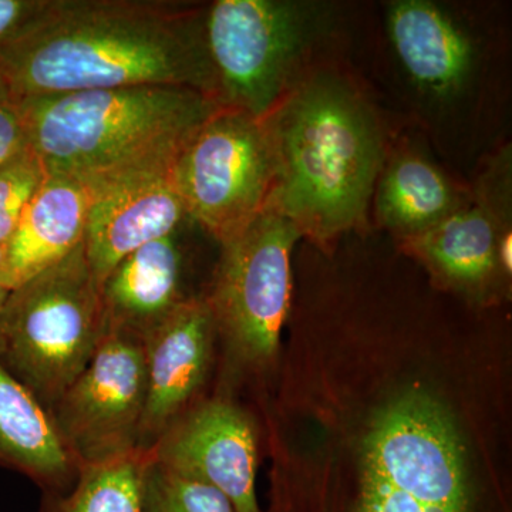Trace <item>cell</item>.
I'll list each match as a JSON object with an SVG mask.
<instances>
[{
  "instance_id": "obj_6",
  "label": "cell",
  "mask_w": 512,
  "mask_h": 512,
  "mask_svg": "<svg viewBox=\"0 0 512 512\" xmlns=\"http://www.w3.org/2000/svg\"><path fill=\"white\" fill-rule=\"evenodd\" d=\"M319 9L284 0H218L205 9V40L222 107L256 119L278 106L318 35Z\"/></svg>"
},
{
  "instance_id": "obj_4",
  "label": "cell",
  "mask_w": 512,
  "mask_h": 512,
  "mask_svg": "<svg viewBox=\"0 0 512 512\" xmlns=\"http://www.w3.org/2000/svg\"><path fill=\"white\" fill-rule=\"evenodd\" d=\"M106 332L100 286L83 242L10 291L0 312V363L49 412Z\"/></svg>"
},
{
  "instance_id": "obj_10",
  "label": "cell",
  "mask_w": 512,
  "mask_h": 512,
  "mask_svg": "<svg viewBox=\"0 0 512 512\" xmlns=\"http://www.w3.org/2000/svg\"><path fill=\"white\" fill-rule=\"evenodd\" d=\"M148 451L175 473L217 488L235 512H261L255 491L254 421L231 400H201Z\"/></svg>"
},
{
  "instance_id": "obj_20",
  "label": "cell",
  "mask_w": 512,
  "mask_h": 512,
  "mask_svg": "<svg viewBox=\"0 0 512 512\" xmlns=\"http://www.w3.org/2000/svg\"><path fill=\"white\" fill-rule=\"evenodd\" d=\"M141 512H235L211 485L181 476L158 463L148 451L141 484Z\"/></svg>"
},
{
  "instance_id": "obj_2",
  "label": "cell",
  "mask_w": 512,
  "mask_h": 512,
  "mask_svg": "<svg viewBox=\"0 0 512 512\" xmlns=\"http://www.w3.org/2000/svg\"><path fill=\"white\" fill-rule=\"evenodd\" d=\"M262 121L276 168L269 207L322 247L366 227L383 138L365 101L318 76L296 84Z\"/></svg>"
},
{
  "instance_id": "obj_1",
  "label": "cell",
  "mask_w": 512,
  "mask_h": 512,
  "mask_svg": "<svg viewBox=\"0 0 512 512\" xmlns=\"http://www.w3.org/2000/svg\"><path fill=\"white\" fill-rule=\"evenodd\" d=\"M205 9L167 0H56L42 25L0 47V70L12 100L174 86L218 101Z\"/></svg>"
},
{
  "instance_id": "obj_12",
  "label": "cell",
  "mask_w": 512,
  "mask_h": 512,
  "mask_svg": "<svg viewBox=\"0 0 512 512\" xmlns=\"http://www.w3.org/2000/svg\"><path fill=\"white\" fill-rule=\"evenodd\" d=\"M217 330L204 295L183 303L143 340L146 404L138 450L148 451L195 404L210 373Z\"/></svg>"
},
{
  "instance_id": "obj_18",
  "label": "cell",
  "mask_w": 512,
  "mask_h": 512,
  "mask_svg": "<svg viewBox=\"0 0 512 512\" xmlns=\"http://www.w3.org/2000/svg\"><path fill=\"white\" fill-rule=\"evenodd\" d=\"M464 190L429 161L400 154L380 171L375 187L376 217L400 242L420 237L470 204Z\"/></svg>"
},
{
  "instance_id": "obj_5",
  "label": "cell",
  "mask_w": 512,
  "mask_h": 512,
  "mask_svg": "<svg viewBox=\"0 0 512 512\" xmlns=\"http://www.w3.org/2000/svg\"><path fill=\"white\" fill-rule=\"evenodd\" d=\"M464 448L450 414L427 394L397 397L363 448L353 512H470Z\"/></svg>"
},
{
  "instance_id": "obj_21",
  "label": "cell",
  "mask_w": 512,
  "mask_h": 512,
  "mask_svg": "<svg viewBox=\"0 0 512 512\" xmlns=\"http://www.w3.org/2000/svg\"><path fill=\"white\" fill-rule=\"evenodd\" d=\"M47 173L30 148L0 170V247L5 248Z\"/></svg>"
},
{
  "instance_id": "obj_22",
  "label": "cell",
  "mask_w": 512,
  "mask_h": 512,
  "mask_svg": "<svg viewBox=\"0 0 512 512\" xmlns=\"http://www.w3.org/2000/svg\"><path fill=\"white\" fill-rule=\"evenodd\" d=\"M55 5L56 0H0V47L28 36Z\"/></svg>"
},
{
  "instance_id": "obj_11",
  "label": "cell",
  "mask_w": 512,
  "mask_h": 512,
  "mask_svg": "<svg viewBox=\"0 0 512 512\" xmlns=\"http://www.w3.org/2000/svg\"><path fill=\"white\" fill-rule=\"evenodd\" d=\"M510 160L503 153L490 165L466 207L426 234L400 242L444 284L476 295L500 274L498 245L512 239Z\"/></svg>"
},
{
  "instance_id": "obj_9",
  "label": "cell",
  "mask_w": 512,
  "mask_h": 512,
  "mask_svg": "<svg viewBox=\"0 0 512 512\" xmlns=\"http://www.w3.org/2000/svg\"><path fill=\"white\" fill-rule=\"evenodd\" d=\"M144 404L143 340L106 330L89 365L49 414L64 447L82 468L138 450Z\"/></svg>"
},
{
  "instance_id": "obj_13",
  "label": "cell",
  "mask_w": 512,
  "mask_h": 512,
  "mask_svg": "<svg viewBox=\"0 0 512 512\" xmlns=\"http://www.w3.org/2000/svg\"><path fill=\"white\" fill-rule=\"evenodd\" d=\"M171 171L113 185L97 195L83 247L99 286L127 255L191 222Z\"/></svg>"
},
{
  "instance_id": "obj_17",
  "label": "cell",
  "mask_w": 512,
  "mask_h": 512,
  "mask_svg": "<svg viewBox=\"0 0 512 512\" xmlns=\"http://www.w3.org/2000/svg\"><path fill=\"white\" fill-rule=\"evenodd\" d=\"M389 32L404 69L420 86L447 94L466 82L473 66V45L453 19L433 3H394Z\"/></svg>"
},
{
  "instance_id": "obj_3",
  "label": "cell",
  "mask_w": 512,
  "mask_h": 512,
  "mask_svg": "<svg viewBox=\"0 0 512 512\" xmlns=\"http://www.w3.org/2000/svg\"><path fill=\"white\" fill-rule=\"evenodd\" d=\"M30 150L47 175L103 191L173 170L192 134L221 104L174 86L43 94L15 100Z\"/></svg>"
},
{
  "instance_id": "obj_14",
  "label": "cell",
  "mask_w": 512,
  "mask_h": 512,
  "mask_svg": "<svg viewBox=\"0 0 512 512\" xmlns=\"http://www.w3.org/2000/svg\"><path fill=\"white\" fill-rule=\"evenodd\" d=\"M185 227L127 255L101 282L106 330L144 340L195 296L184 288Z\"/></svg>"
},
{
  "instance_id": "obj_15",
  "label": "cell",
  "mask_w": 512,
  "mask_h": 512,
  "mask_svg": "<svg viewBox=\"0 0 512 512\" xmlns=\"http://www.w3.org/2000/svg\"><path fill=\"white\" fill-rule=\"evenodd\" d=\"M97 195L87 181L47 175L5 245L0 281L12 291L79 247Z\"/></svg>"
},
{
  "instance_id": "obj_19",
  "label": "cell",
  "mask_w": 512,
  "mask_h": 512,
  "mask_svg": "<svg viewBox=\"0 0 512 512\" xmlns=\"http://www.w3.org/2000/svg\"><path fill=\"white\" fill-rule=\"evenodd\" d=\"M148 451L80 468L64 494H45L37 512H141V484Z\"/></svg>"
},
{
  "instance_id": "obj_16",
  "label": "cell",
  "mask_w": 512,
  "mask_h": 512,
  "mask_svg": "<svg viewBox=\"0 0 512 512\" xmlns=\"http://www.w3.org/2000/svg\"><path fill=\"white\" fill-rule=\"evenodd\" d=\"M0 467L28 477L43 494H64L80 474L36 397L0 363Z\"/></svg>"
},
{
  "instance_id": "obj_26",
  "label": "cell",
  "mask_w": 512,
  "mask_h": 512,
  "mask_svg": "<svg viewBox=\"0 0 512 512\" xmlns=\"http://www.w3.org/2000/svg\"><path fill=\"white\" fill-rule=\"evenodd\" d=\"M3 256H5V248L0 247V266H2Z\"/></svg>"
},
{
  "instance_id": "obj_23",
  "label": "cell",
  "mask_w": 512,
  "mask_h": 512,
  "mask_svg": "<svg viewBox=\"0 0 512 512\" xmlns=\"http://www.w3.org/2000/svg\"><path fill=\"white\" fill-rule=\"evenodd\" d=\"M25 124L15 100L0 104V170L28 150Z\"/></svg>"
},
{
  "instance_id": "obj_24",
  "label": "cell",
  "mask_w": 512,
  "mask_h": 512,
  "mask_svg": "<svg viewBox=\"0 0 512 512\" xmlns=\"http://www.w3.org/2000/svg\"><path fill=\"white\" fill-rule=\"evenodd\" d=\"M9 100H12V96H10V90L8 83H6L5 76H3L2 70H0V104Z\"/></svg>"
},
{
  "instance_id": "obj_8",
  "label": "cell",
  "mask_w": 512,
  "mask_h": 512,
  "mask_svg": "<svg viewBox=\"0 0 512 512\" xmlns=\"http://www.w3.org/2000/svg\"><path fill=\"white\" fill-rule=\"evenodd\" d=\"M301 232L268 207L238 237L221 245L205 293L217 339L245 367H262L278 350L291 305V255Z\"/></svg>"
},
{
  "instance_id": "obj_7",
  "label": "cell",
  "mask_w": 512,
  "mask_h": 512,
  "mask_svg": "<svg viewBox=\"0 0 512 512\" xmlns=\"http://www.w3.org/2000/svg\"><path fill=\"white\" fill-rule=\"evenodd\" d=\"M171 175L190 221L227 244L271 204L276 168L264 121L221 107L185 143Z\"/></svg>"
},
{
  "instance_id": "obj_25",
  "label": "cell",
  "mask_w": 512,
  "mask_h": 512,
  "mask_svg": "<svg viewBox=\"0 0 512 512\" xmlns=\"http://www.w3.org/2000/svg\"><path fill=\"white\" fill-rule=\"evenodd\" d=\"M10 293V289L8 286L3 284L2 281H0V312H2L3 305H5L6 299H8Z\"/></svg>"
}]
</instances>
